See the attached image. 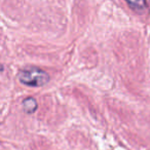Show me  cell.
Segmentation results:
<instances>
[{
    "mask_svg": "<svg viewBox=\"0 0 150 150\" xmlns=\"http://www.w3.org/2000/svg\"><path fill=\"white\" fill-rule=\"evenodd\" d=\"M18 79L22 84L27 86L40 88L50 81V77L46 71L37 67H28L20 70L18 74Z\"/></svg>",
    "mask_w": 150,
    "mask_h": 150,
    "instance_id": "cell-1",
    "label": "cell"
},
{
    "mask_svg": "<svg viewBox=\"0 0 150 150\" xmlns=\"http://www.w3.org/2000/svg\"><path fill=\"white\" fill-rule=\"evenodd\" d=\"M22 105H23V110L25 111L27 114H32V113L35 112L38 108L37 101H36L33 97H28V98L24 99L23 102H22Z\"/></svg>",
    "mask_w": 150,
    "mask_h": 150,
    "instance_id": "cell-2",
    "label": "cell"
},
{
    "mask_svg": "<svg viewBox=\"0 0 150 150\" xmlns=\"http://www.w3.org/2000/svg\"><path fill=\"white\" fill-rule=\"evenodd\" d=\"M125 2L135 11H142L146 7V0H125Z\"/></svg>",
    "mask_w": 150,
    "mask_h": 150,
    "instance_id": "cell-3",
    "label": "cell"
}]
</instances>
